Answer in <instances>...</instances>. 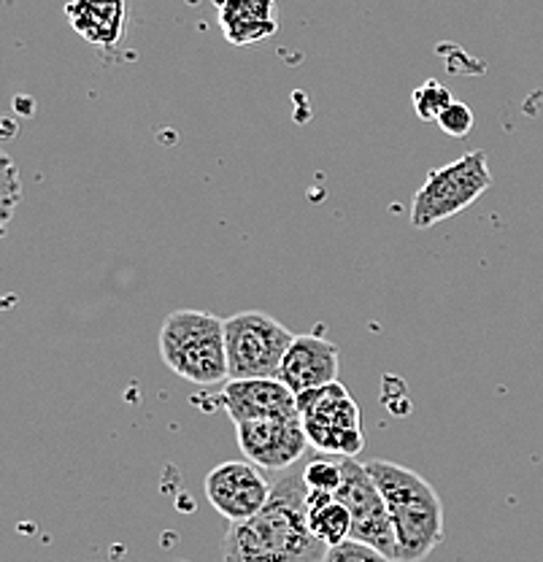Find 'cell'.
Segmentation results:
<instances>
[{
    "label": "cell",
    "mask_w": 543,
    "mask_h": 562,
    "mask_svg": "<svg viewBox=\"0 0 543 562\" xmlns=\"http://www.w3.org/2000/svg\"><path fill=\"white\" fill-rule=\"evenodd\" d=\"M327 547L308 527L303 465L279 473L271 497L254 517L230 522L222 541L225 562H325Z\"/></svg>",
    "instance_id": "1"
},
{
    "label": "cell",
    "mask_w": 543,
    "mask_h": 562,
    "mask_svg": "<svg viewBox=\"0 0 543 562\" xmlns=\"http://www.w3.org/2000/svg\"><path fill=\"white\" fill-rule=\"evenodd\" d=\"M393 519L398 562H422L443 541V503L422 473L393 460H367Z\"/></svg>",
    "instance_id": "2"
},
{
    "label": "cell",
    "mask_w": 543,
    "mask_h": 562,
    "mask_svg": "<svg viewBox=\"0 0 543 562\" xmlns=\"http://www.w3.org/2000/svg\"><path fill=\"white\" fill-rule=\"evenodd\" d=\"M157 341L162 362L190 384L214 386L230 376L225 319L219 316L197 308H179L162 319Z\"/></svg>",
    "instance_id": "3"
},
{
    "label": "cell",
    "mask_w": 543,
    "mask_h": 562,
    "mask_svg": "<svg viewBox=\"0 0 543 562\" xmlns=\"http://www.w3.org/2000/svg\"><path fill=\"white\" fill-rule=\"evenodd\" d=\"M493 187L487 151H468L449 166L428 173L425 184L414 195L411 225L417 231L446 222L465 211Z\"/></svg>",
    "instance_id": "4"
},
{
    "label": "cell",
    "mask_w": 543,
    "mask_h": 562,
    "mask_svg": "<svg viewBox=\"0 0 543 562\" xmlns=\"http://www.w3.org/2000/svg\"><path fill=\"white\" fill-rule=\"evenodd\" d=\"M303 430L317 452L332 457H358L365 449L362 414L352 392L341 382H330L297 395Z\"/></svg>",
    "instance_id": "5"
},
{
    "label": "cell",
    "mask_w": 543,
    "mask_h": 562,
    "mask_svg": "<svg viewBox=\"0 0 543 562\" xmlns=\"http://www.w3.org/2000/svg\"><path fill=\"white\" fill-rule=\"evenodd\" d=\"M295 333L265 312H241L225 319L230 379L279 376Z\"/></svg>",
    "instance_id": "6"
},
{
    "label": "cell",
    "mask_w": 543,
    "mask_h": 562,
    "mask_svg": "<svg viewBox=\"0 0 543 562\" xmlns=\"http://www.w3.org/2000/svg\"><path fill=\"white\" fill-rule=\"evenodd\" d=\"M341 471L343 479L336 495L347 503L349 514H352V538L371 543L378 552L398 560V538H395L393 519H389L387 503H384L376 479L358 457H341Z\"/></svg>",
    "instance_id": "7"
},
{
    "label": "cell",
    "mask_w": 543,
    "mask_h": 562,
    "mask_svg": "<svg viewBox=\"0 0 543 562\" xmlns=\"http://www.w3.org/2000/svg\"><path fill=\"white\" fill-rule=\"evenodd\" d=\"M236 441L241 454L265 471H287L301 462L308 447L301 417H268L236 422Z\"/></svg>",
    "instance_id": "8"
},
{
    "label": "cell",
    "mask_w": 543,
    "mask_h": 562,
    "mask_svg": "<svg viewBox=\"0 0 543 562\" xmlns=\"http://www.w3.org/2000/svg\"><path fill=\"white\" fill-rule=\"evenodd\" d=\"M268 479L260 473V465L249 460H227L212 468L206 476V497L212 508L230 522H244L254 517L271 497Z\"/></svg>",
    "instance_id": "9"
},
{
    "label": "cell",
    "mask_w": 543,
    "mask_h": 562,
    "mask_svg": "<svg viewBox=\"0 0 543 562\" xmlns=\"http://www.w3.org/2000/svg\"><path fill=\"white\" fill-rule=\"evenodd\" d=\"M217 403L236 422L268 417H301L297 395L279 376L230 379L219 390Z\"/></svg>",
    "instance_id": "10"
},
{
    "label": "cell",
    "mask_w": 543,
    "mask_h": 562,
    "mask_svg": "<svg viewBox=\"0 0 543 562\" xmlns=\"http://www.w3.org/2000/svg\"><path fill=\"white\" fill-rule=\"evenodd\" d=\"M338 371H341V355L336 344L323 336H295L282 360L279 379L295 395H301V392L338 382Z\"/></svg>",
    "instance_id": "11"
},
{
    "label": "cell",
    "mask_w": 543,
    "mask_h": 562,
    "mask_svg": "<svg viewBox=\"0 0 543 562\" xmlns=\"http://www.w3.org/2000/svg\"><path fill=\"white\" fill-rule=\"evenodd\" d=\"M222 35L233 46H254L276 35V3L273 0H214Z\"/></svg>",
    "instance_id": "12"
},
{
    "label": "cell",
    "mask_w": 543,
    "mask_h": 562,
    "mask_svg": "<svg viewBox=\"0 0 543 562\" xmlns=\"http://www.w3.org/2000/svg\"><path fill=\"white\" fill-rule=\"evenodd\" d=\"M66 16L87 44L111 49L125 33L127 0H71L66 5Z\"/></svg>",
    "instance_id": "13"
},
{
    "label": "cell",
    "mask_w": 543,
    "mask_h": 562,
    "mask_svg": "<svg viewBox=\"0 0 543 562\" xmlns=\"http://www.w3.org/2000/svg\"><path fill=\"white\" fill-rule=\"evenodd\" d=\"M308 527L327 549L352 538V514L336 492L308 490Z\"/></svg>",
    "instance_id": "14"
},
{
    "label": "cell",
    "mask_w": 543,
    "mask_h": 562,
    "mask_svg": "<svg viewBox=\"0 0 543 562\" xmlns=\"http://www.w3.org/2000/svg\"><path fill=\"white\" fill-rule=\"evenodd\" d=\"M303 476H306V487L312 492H338L341 487V457H317V460L303 465Z\"/></svg>",
    "instance_id": "15"
},
{
    "label": "cell",
    "mask_w": 543,
    "mask_h": 562,
    "mask_svg": "<svg viewBox=\"0 0 543 562\" xmlns=\"http://www.w3.org/2000/svg\"><path fill=\"white\" fill-rule=\"evenodd\" d=\"M452 92L441 85V81H425L417 92H414V111H417L419 120L433 122L443 114V109L452 105Z\"/></svg>",
    "instance_id": "16"
},
{
    "label": "cell",
    "mask_w": 543,
    "mask_h": 562,
    "mask_svg": "<svg viewBox=\"0 0 543 562\" xmlns=\"http://www.w3.org/2000/svg\"><path fill=\"white\" fill-rule=\"evenodd\" d=\"M325 562H398V560H393L389 554L378 552V549L371 547V543H362V541H354V538H347V541L338 543V547L327 549Z\"/></svg>",
    "instance_id": "17"
},
{
    "label": "cell",
    "mask_w": 543,
    "mask_h": 562,
    "mask_svg": "<svg viewBox=\"0 0 543 562\" xmlns=\"http://www.w3.org/2000/svg\"><path fill=\"white\" fill-rule=\"evenodd\" d=\"M438 127H441L446 136L452 138H465L473 131V111L468 109V103L463 101H452L449 109H443V114L438 116Z\"/></svg>",
    "instance_id": "18"
},
{
    "label": "cell",
    "mask_w": 543,
    "mask_h": 562,
    "mask_svg": "<svg viewBox=\"0 0 543 562\" xmlns=\"http://www.w3.org/2000/svg\"><path fill=\"white\" fill-rule=\"evenodd\" d=\"M179 562H190V560H179Z\"/></svg>",
    "instance_id": "19"
}]
</instances>
